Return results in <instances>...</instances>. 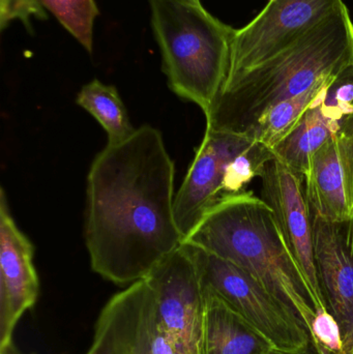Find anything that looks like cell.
<instances>
[{
  "instance_id": "cell-2",
  "label": "cell",
  "mask_w": 353,
  "mask_h": 354,
  "mask_svg": "<svg viewBox=\"0 0 353 354\" xmlns=\"http://www.w3.org/2000/svg\"><path fill=\"white\" fill-rule=\"evenodd\" d=\"M353 64V23L345 3L294 45L225 83L207 129L248 137L274 106L298 97Z\"/></svg>"
},
{
  "instance_id": "cell-10",
  "label": "cell",
  "mask_w": 353,
  "mask_h": 354,
  "mask_svg": "<svg viewBox=\"0 0 353 354\" xmlns=\"http://www.w3.org/2000/svg\"><path fill=\"white\" fill-rule=\"evenodd\" d=\"M312 212L315 264L327 311L341 332L345 354L353 349V216L329 221Z\"/></svg>"
},
{
  "instance_id": "cell-14",
  "label": "cell",
  "mask_w": 353,
  "mask_h": 354,
  "mask_svg": "<svg viewBox=\"0 0 353 354\" xmlns=\"http://www.w3.org/2000/svg\"><path fill=\"white\" fill-rule=\"evenodd\" d=\"M332 81L323 87L292 130L271 149L276 159L302 177L303 180L308 174L313 156L339 134L346 118L339 108L325 101Z\"/></svg>"
},
{
  "instance_id": "cell-18",
  "label": "cell",
  "mask_w": 353,
  "mask_h": 354,
  "mask_svg": "<svg viewBox=\"0 0 353 354\" xmlns=\"http://www.w3.org/2000/svg\"><path fill=\"white\" fill-rule=\"evenodd\" d=\"M64 29L88 52L93 50V27L99 10L95 0H39Z\"/></svg>"
},
{
  "instance_id": "cell-6",
  "label": "cell",
  "mask_w": 353,
  "mask_h": 354,
  "mask_svg": "<svg viewBox=\"0 0 353 354\" xmlns=\"http://www.w3.org/2000/svg\"><path fill=\"white\" fill-rule=\"evenodd\" d=\"M155 324L180 354H202L205 299L200 277L184 243L149 274Z\"/></svg>"
},
{
  "instance_id": "cell-5",
  "label": "cell",
  "mask_w": 353,
  "mask_h": 354,
  "mask_svg": "<svg viewBox=\"0 0 353 354\" xmlns=\"http://www.w3.org/2000/svg\"><path fill=\"white\" fill-rule=\"evenodd\" d=\"M184 245L196 263L202 288L223 299L276 351H298L311 342L304 324L248 272L204 250Z\"/></svg>"
},
{
  "instance_id": "cell-25",
  "label": "cell",
  "mask_w": 353,
  "mask_h": 354,
  "mask_svg": "<svg viewBox=\"0 0 353 354\" xmlns=\"http://www.w3.org/2000/svg\"><path fill=\"white\" fill-rule=\"evenodd\" d=\"M352 354H353V349H352Z\"/></svg>"
},
{
  "instance_id": "cell-21",
  "label": "cell",
  "mask_w": 353,
  "mask_h": 354,
  "mask_svg": "<svg viewBox=\"0 0 353 354\" xmlns=\"http://www.w3.org/2000/svg\"><path fill=\"white\" fill-rule=\"evenodd\" d=\"M311 339L325 353L345 354L339 326L327 310H321L317 313L311 332Z\"/></svg>"
},
{
  "instance_id": "cell-24",
  "label": "cell",
  "mask_w": 353,
  "mask_h": 354,
  "mask_svg": "<svg viewBox=\"0 0 353 354\" xmlns=\"http://www.w3.org/2000/svg\"><path fill=\"white\" fill-rule=\"evenodd\" d=\"M0 354H14V353H10V351H6V353H0Z\"/></svg>"
},
{
  "instance_id": "cell-15",
  "label": "cell",
  "mask_w": 353,
  "mask_h": 354,
  "mask_svg": "<svg viewBox=\"0 0 353 354\" xmlns=\"http://www.w3.org/2000/svg\"><path fill=\"white\" fill-rule=\"evenodd\" d=\"M202 354H271L273 345L223 299L204 290Z\"/></svg>"
},
{
  "instance_id": "cell-4",
  "label": "cell",
  "mask_w": 353,
  "mask_h": 354,
  "mask_svg": "<svg viewBox=\"0 0 353 354\" xmlns=\"http://www.w3.org/2000/svg\"><path fill=\"white\" fill-rule=\"evenodd\" d=\"M149 2L170 89L207 114L227 79L236 29L213 16L201 0Z\"/></svg>"
},
{
  "instance_id": "cell-11",
  "label": "cell",
  "mask_w": 353,
  "mask_h": 354,
  "mask_svg": "<svg viewBox=\"0 0 353 354\" xmlns=\"http://www.w3.org/2000/svg\"><path fill=\"white\" fill-rule=\"evenodd\" d=\"M35 248L10 214L6 191H0V353L12 349L20 318L37 303L39 278Z\"/></svg>"
},
{
  "instance_id": "cell-7",
  "label": "cell",
  "mask_w": 353,
  "mask_h": 354,
  "mask_svg": "<svg viewBox=\"0 0 353 354\" xmlns=\"http://www.w3.org/2000/svg\"><path fill=\"white\" fill-rule=\"evenodd\" d=\"M343 3V0H269L249 24L236 30L225 83L294 45Z\"/></svg>"
},
{
  "instance_id": "cell-17",
  "label": "cell",
  "mask_w": 353,
  "mask_h": 354,
  "mask_svg": "<svg viewBox=\"0 0 353 354\" xmlns=\"http://www.w3.org/2000/svg\"><path fill=\"white\" fill-rule=\"evenodd\" d=\"M334 78L335 77L321 81L306 93L274 106L259 118L248 135L249 138L273 149L292 130L305 111L318 97L323 87Z\"/></svg>"
},
{
  "instance_id": "cell-13",
  "label": "cell",
  "mask_w": 353,
  "mask_h": 354,
  "mask_svg": "<svg viewBox=\"0 0 353 354\" xmlns=\"http://www.w3.org/2000/svg\"><path fill=\"white\" fill-rule=\"evenodd\" d=\"M311 210L329 221L353 216V153L342 133L315 153L304 178Z\"/></svg>"
},
{
  "instance_id": "cell-20",
  "label": "cell",
  "mask_w": 353,
  "mask_h": 354,
  "mask_svg": "<svg viewBox=\"0 0 353 354\" xmlns=\"http://www.w3.org/2000/svg\"><path fill=\"white\" fill-rule=\"evenodd\" d=\"M32 19H47V12L39 0H0V28L2 31L14 21H20L31 30Z\"/></svg>"
},
{
  "instance_id": "cell-22",
  "label": "cell",
  "mask_w": 353,
  "mask_h": 354,
  "mask_svg": "<svg viewBox=\"0 0 353 354\" xmlns=\"http://www.w3.org/2000/svg\"><path fill=\"white\" fill-rule=\"evenodd\" d=\"M271 354H329L325 353L323 348L318 346L316 343L313 342L311 340V342L307 345L305 348L300 349L298 351H274Z\"/></svg>"
},
{
  "instance_id": "cell-3",
  "label": "cell",
  "mask_w": 353,
  "mask_h": 354,
  "mask_svg": "<svg viewBox=\"0 0 353 354\" xmlns=\"http://www.w3.org/2000/svg\"><path fill=\"white\" fill-rule=\"evenodd\" d=\"M182 243L238 266L289 310L308 332L318 308L271 206L252 192L222 198Z\"/></svg>"
},
{
  "instance_id": "cell-19",
  "label": "cell",
  "mask_w": 353,
  "mask_h": 354,
  "mask_svg": "<svg viewBox=\"0 0 353 354\" xmlns=\"http://www.w3.org/2000/svg\"><path fill=\"white\" fill-rule=\"evenodd\" d=\"M273 159L275 156L271 149L260 142L238 156L226 170L223 197L244 192L245 187L254 177L260 176L265 166Z\"/></svg>"
},
{
  "instance_id": "cell-9",
  "label": "cell",
  "mask_w": 353,
  "mask_h": 354,
  "mask_svg": "<svg viewBox=\"0 0 353 354\" xmlns=\"http://www.w3.org/2000/svg\"><path fill=\"white\" fill-rule=\"evenodd\" d=\"M259 177L261 199L273 209L284 239L314 295L318 312L327 310L317 279L312 212L304 180L276 158L265 166Z\"/></svg>"
},
{
  "instance_id": "cell-8",
  "label": "cell",
  "mask_w": 353,
  "mask_h": 354,
  "mask_svg": "<svg viewBox=\"0 0 353 354\" xmlns=\"http://www.w3.org/2000/svg\"><path fill=\"white\" fill-rule=\"evenodd\" d=\"M256 142L242 135L205 129L204 138L174 199V216L184 239L223 198L228 165Z\"/></svg>"
},
{
  "instance_id": "cell-1",
  "label": "cell",
  "mask_w": 353,
  "mask_h": 354,
  "mask_svg": "<svg viewBox=\"0 0 353 354\" xmlns=\"http://www.w3.org/2000/svg\"><path fill=\"white\" fill-rule=\"evenodd\" d=\"M175 168L151 126L110 145L87 176L85 241L93 272L124 286L142 279L184 241L174 216Z\"/></svg>"
},
{
  "instance_id": "cell-23",
  "label": "cell",
  "mask_w": 353,
  "mask_h": 354,
  "mask_svg": "<svg viewBox=\"0 0 353 354\" xmlns=\"http://www.w3.org/2000/svg\"><path fill=\"white\" fill-rule=\"evenodd\" d=\"M340 133H342V134L348 139V141H350L353 153V112L344 120Z\"/></svg>"
},
{
  "instance_id": "cell-16",
  "label": "cell",
  "mask_w": 353,
  "mask_h": 354,
  "mask_svg": "<svg viewBox=\"0 0 353 354\" xmlns=\"http://www.w3.org/2000/svg\"><path fill=\"white\" fill-rule=\"evenodd\" d=\"M76 102L105 130L108 145H120L136 132L117 89L112 85L95 79L81 88Z\"/></svg>"
},
{
  "instance_id": "cell-12",
  "label": "cell",
  "mask_w": 353,
  "mask_h": 354,
  "mask_svg": "<svg viewBox=\"0 0 353 354\" xmlns=\"http://www.w3.org/2000/svg\"><path fill=\"white\" fill-rule=\"evenodd\" d=\"M155 295L145 279L113 295L102 310L86 354H155L151 320Z\"/></svg>"
}]
</instances>
